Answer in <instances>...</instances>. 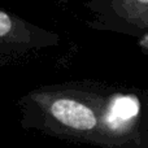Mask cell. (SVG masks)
I'll use <instances>...</instances> for the list:
<instances>
[{
    "label": "cell",
    "mask_w": 148,
    "mask_h": 148,
    "mask_svg": "<svg viewBox=\"0 0 148 148\" xmlns=\"http://www.w3.org/2000/svg\"><path fill=\"white\" fill-rule=\"evenodd\" d=\"M138 3H142V4H148V0H135Z\"/></svg>",
    "instance_id": "obj_2"
},
{
    "label": "cell",
    "mask_w": 148,
    "mask_h": 148,
    "mask_svg": "<svg viewBox=\"0 0 148 148\" xmlns=\"http://www.w3.org/2000/svg\"><path fill=\"white\" fill-rule=\"evenodd\" d=\"M60 36L0 9V66L27 60L42 49L56 47Z\"/></svg>",
    "instance_id": "obj_1"
}]
</instances>
